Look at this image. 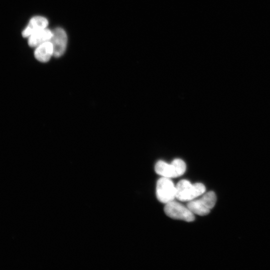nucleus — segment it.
<instances>
[{
	"instance_id": "4",
	"label": "nucleus",
	"mask_w": 270,
	"mask_h": 270,
	"mask_svg": "<svg viewBox=\"0 0 270 270\" xmlns=\"http://www.w3.org/2000/svg\"><path fill=\"white\" fill-rule=\"evenodd\" d=\"M176 188L170 178L162 177L157 182L156 195L158 200L162 203H168L176 198Z\"/></svg>"
},
{
	"instance_id": "2",
	"label": "nucleus",
	"mask_w": 270,
	"mask_h": 270,
	"mask_svg": "<svg viewBox=\"0 0 270 270\" xmlns=\"http://www.w3.org/2000/svg\"><path fill=\"white\" fill-rule=\"evenodd\" d=\"M216 201L215 193L210 191L204 194L200 199L189 201L186 206L194 214L202 216L210 212V210L214 206Z\"/></svg>"
},
{
	"instance_id": "3",
	"label": "nucleus",
	"mask_w": 270,
	"mask_h": 270,
	"mask_svg": "<svg viewBox=\"0 0 270 270\" xmlns=\"http://www.w3.org/2000/svg\"><path fill=\"white\" fill-rule=\"evenodd\" d=\"M164 211L168 216L174 219L188 222L194 220V214L187 206L174 200L166 204Z\"/></svg>"
},
{
	"instance_id": "1",
	"label": "nucleus",
	"mask_w": 270,
	"mask_h": 270,
	"mask_svg": "<svg viewBox=\"0 0 270 270\" xmlns=\"http://www.w3.org/2000/svg\"><path fill=\"white\" fill-rule=\"evenodd\" d=\"M176 198L180 201L189 202L204 193L205 186L202 183L192 184L186 180H182L176 186Z\"/></svg>"
},
{
	"instance_id": "7",
	"label": "nucleus",
	"mask_w": 270,
	"mask_h": 270,
	"mask_svg": "<svg viewBox=\"0 0 270 270\" xmlns=\"http://www.w3.org/2000/svg\"><path fill=\"white\" fill-rule=\"evenodd\" d=\"M52 35V32L46 28L38 31L28 37V44L30 46L36 48L40 44L50 41Z\"/></svg>"
},
{
	"instance_id": "9",
	"label": "nucleus",
	"mask_w": 270,
	"mask_h": 270,
	"mask_svg": "<svg viewBox=\"0 0 270 270\" xmlns=\"http://www.w3.org/2000/svg\"><path fill=\"white\" fill-rule=\"evenodd\" d=\"M156 172L162 176L168 178H174V171L172 164H168L164 161H158L154 167Z\"/></svg>"
},
{
	"instance_id": "5",
	"label": "nucleus",
	"mask_w": 270,
	"mask_h": 270,
	"mask_svg": "<svg viewBox=\"0 0 270 270\" xmlns=\"http://www.w3.org/2000/svg\"><path fill=\"white\" fill-rule=\"evenodd\" d=\"M52 32L50 40L53 46V56L60 57L64 52L68 42L66 32L61 28H56Z\"/></svg>"
},
{
	"instance_id": "6",
	"label": "nucleus",
	"mask_w": 270,
	"mask_h": 270,
	"mask_svg": "<svg viewBox=\"0 0 270 270\" xmlns=\"http://www.w3.org/2000/svg\"><path fill=\"white\" fill-rule=\"evenodd\" d=\"M48 23V20L44 17L42 16H34L30 20L28 24L23 30L22 36L23 37L28 38L32 34L46 28Z\"/></svg>"
},
{
	"instance_id": "8",
	"label": "nucleus",
	"mask_w": 270,
	"mask_h": 270,
	"mask_svg": "<svg viewBox=\"0 0 270 270\" xmlns=\"http://www.w3.org/2000/svg\"><path fill=\"white\" fill-rule=\"evenodd\" d=\"M54 50L50 41L44 42L36 48L34 54L38 60L41 62H47L53 56Z\"/></svg>"
},
{
	"instance_id": "10",
	"label": "nucleus",
	"mask_w": 270,
	"mask_h": 270,
	"mask_svg": "<svg viewBox=\"0 0 270 270\" xmlns=\"http://www.w3.org/2000/svg\"><path fill=\"white\" fill-rule=\"evenodd\" d=\"M171 164L174 168V178L180 176L184 174L186 170V165L182 160L176 158Z\"/></svg>"
}]
</instances>
